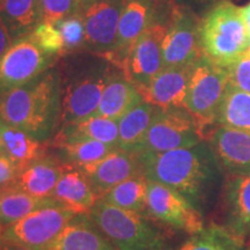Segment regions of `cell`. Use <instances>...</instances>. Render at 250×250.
Listing matches in <instances>:
<instances>
[{"instance_id":"13","label":"cell","mask_w":250,"mask_h":250,"mask_svg":"<svg viewBox=\"0 0 250 250\" xmlns=\"http://www.w3.org/2000/svg\"><path fill=\"white\" fill-rule=\"evenodd\" d=\"M124 0H96L81 9L85 23L83 49L109 58L117 41Z\"/></svg>"},{"instance_id":"43","label":"cell","mask_w":250,"mask_h":250,"mask_svg":"<svg viewBox=\"0 0 250 250\" xmlns=\"http://www.w3.org/2000/svg\"><path fill=\"white\" fill-rule=\"evenodd\" d=\"M2 127H4V122L0 120V153H1V133H2Z\"/></svg>"},{"instance_id":"39","label":"cell","mask_w":250,"mask_h":250,"mask_svg":"<svg viewBox=\"0 0 250 250\" xmlns=\"http://www.w3.org/2000/svg\"><path fill=\"white\" fill-rule=\"evenodd\" d=\"M241 12H242L243 20H245L247 30H248L250 35V2L249 4H247L246 6H243V7H241Z\"/></svg>"},{"instance_id":"23","label":"cell","mask_w":250,"mask_h":250,"mask_svg":"<svg viewBox=\"0 0 250 250\" xmlns=\"http://www.w3.org/2000/svg\"><path fill=\"white\" fill-rule=\"evenodd\" d=\"M49 143L40 140L26 131L4 124L1 133V153L22 170L48 155Z\"/></svg>"},{"instance_id":"6","label":"cell","mask_w":250,"mask_h":250,"mask_svg":"<svg viewBox=\"0 0 250 250\" xmlns=\"http://www.w3.org/2000/svg\"><path fill=\"white\" fill-rule=\"evenodd\" d=\"M228 83L227 68L205 56L202 55L192 64L186 109L195 118L203 138L215 126V117Z\"/></svg>"},{"instance_id":"40","label":"cell","mask_w":250,"mask_h":250,"mask_svg":"<svg viewBox=\"0 0 250 250\" xmlns=\"http://www.w3.org/2000/svg\"><path fill=\"white\" fill-rule=\"evenodd\" d=\"M0 250H33V249L26 248V247H22V246L14 245V243L4 242V246H2V248Z\"/></svg>"},{"instance_id":"44","label":"cell","mask_w":250,"mask_h":250,"mask_svg":"<svg viewBox=\"0 0 250 250\" xmlns=\"http://www.w3.org/2000/svg\"><path fill=\"white\" fill-rule=\"evenodd\" d=\"M247 54L250 55V37H249V44H248V50H247Z\"/></svg>"},{"instance_id":"41","label":"cell","mask_w":250,"mask_h":250,"mask_svg":"<svg viewBox=\"0 0 250 250\" xmlns=\"http://www.w3.org/2000/svg\"><path fill=\"white\" fill-rule=\"evenodd\" d=\"M4 230H5V227L2 226L1 221H0V249L2 248V246H4V242H5V240H4Z\"/></svg>"},{"instance_id":"8","label":"cell","mask_w":250,"mask_h":250,"mask_svg":"<svg viewBox=\"0 0 250 250\" xmlns=\"http://www.w3.org/2000/svg\"><path fill=\"white\" fill-rule=\"evenodd\" d=\"M76 217L74 212L55 202L6 227L4 240L33 250H54L62 230Z\"/></svg>"},{"instance_id":"32","label":"cell","mask_w":250,"mask_h":250,"mask_svg":"<svg viewBox=\"0 0 250 250\" xmlns=\"http://www.w3.org/2000/svg\"><path fill=\"white\" fill-rule=\"evenodd\" d=\"M64 41L62 55H70L78 49L83 48L85 43V23L81 12L68 15L56 24Z\"/></svg>"},{"instance_id":"14","label":"cell","mask_w":250,"mask_h":250,"mask_svg":"<svg viewBox=\"0 0 250 250\" xmlns=\"http://www.w3.org/2000/svg\"><path fill=\"white\" fill-rule=\"evenodd\" d=\"M160 0H124L117 41L109 61L124 71L131 50L154 20Z\"/></svg>"},{"instance_id":"24","label":"cell","mask_w":250,"mask_h":250,"mask_svg":"<svg viewBox=\"0 0 250 250\" xmlns=\"http://www.w3.org/2000/svg\"><path fill=\"white\" fill-rule=\"evenodd\" d=\"M54 250H120L89 219L78 215L62 230Z\"/></svg>"},{"instance_id":"4","label":"cell","mask_w":250,"mask_h":250,"mask_svg":"<svg viewBox=\"0 0 250 250\" xmlns=\"http://www.w3.org/2000/svg\"><path fill=\"white\" fill-rule=\"evenodd\" d=\"M249 37L241 7L230 0L215 2L199 21L202 54L219 66L228 67L245 55Z\"/></svg>"},{"instance_id":"21","label":"cell","mask_w":250,"mask_h":250,"mask_svg":"<svg viewBox=\"0 0 250 250\" xmlns=\"http://www.w3.org/2000/svg\"><path fill=\"white\" fill-rule=\"evenodd\" d=\"M67 164L61 158L46 155L18 174L14 184L37 198H52L54 191Z\"/></svg>"},{"instance_id":"9","label":"cell","mask_w":250,"mask_h":250,"mask_svg":"<svg viewBox=\"0 0 250 250\" xmlns=\"http://www.w3.org/2000/svg\"><path fill=\"white\" fill-rule=\"evenodd\" d=\"M203 140L198 124L186 108H159L137 154L190 147Z\"/></svg>"},{"instance_id":"19","label":"cell","mask_w":250,"mask_h":250,"mask_svg":"<svg viewBox=\"0 0 250 250\" xmlns=\"http://www.w3.org/2000/svg\"><path fill=\"white\" fill-rule=\"evenodd\" d=\"M52 198L77 215H87L100 197L87 175L80 168L67 164L56 186Z\"/></svg>"},{"instance_id":"17","label":"cell","mask_w":250,"mask_h":250,"mask_svg":"<svg viewBox=\"0 0 250 250\" xmlns=\"http://www.w3.org/2000/svg\"><path fill=\"white\" fill-rule=\"evenodd\" d=\"M191 67L192 64L162 68L151 85L142 92L144 101L161 109L186 108Z\"/></svg>"},{"instance_id":"45","label":"cell","mask_w":250,"mask_h":250,"mask_svg":"<svg viewBox=\"0 0 250 250\" xmlns=\"http://www.w3.org/2000/svg\"><path fill=\"white\" fill-rule=\"evenodd\" d=\"M2 1H4V0H0V7H1V5H2Z\"/></svg>"},{"instance_id":"11","label":"cell","mask_w":250,"mask_h":250,"mask_svg":"<svg viewBox=\"0 0 250 250\" xmlns=\"http://www.w3.org/2000/svg\"><path fill=\"white\" fill-rule=\"evenodd\" d=\"M199 21L189 6H175L162 44L164 67L191 65L202 54Z\"/></svg>"},{"instance_id":"10","label":"cell","mask_w":250,"mask_h":250,"mask_svg":"<svg viewBox=\"0 0 250 250\" xmlns=\"http://www.w3.org/2000/svg\"><path fill=\"white\" fill-rule=\"evenodd\" d=\"M59 58L43 51L29 36L12 43L0 59V93L24 85L52 67Z\"/></svg>"},{"instance_id":"33","label":"cell","mask_w":250,"mask_h":250,"mask_svg":"<svg viewBox=\"0 0 250 250\" xmlns=\"http://www.w3.org/2000/svg\"><path fill=\"white\" fill-rule=\"evenodd\" d=\"M29 37L43 51L51 55H62L64 41H62L61 31L56 27V24L42 21L37 24V27L33 30Z\"/></svg>"},{"instance_id":"31","label":"cell","mask_w":250,"mask_h":250,"mask_svg":"<svg viewBox=\"0 0 250 250\" xmlns=\"http://www.w3.org/2000/svg\"><path fill=\"white\" fill-rule=\"evenodd\" d=\"M61 153V159L68 165L74 167H83V166L98 162L105 156L114 152L117 147L108 145V144L96 142V140H83L55 147Z\"/></svg>"},{"instance_id":"26","label":"cell","mask_w":250,"mask_h":250,"mask_svg":"<svg viewBox=\"0 0 250 250\" xmlns=\"http://www.w3.org/2000/svg\"><path fill=\"white\" fill-rule=\"evenodd\" d=\"M158 107L143 101L118 121V148L137 154L154 120Z\"/></svg>"},{"instance_id":"25","label":"cell","mask_w":250,"mask_h":250,"mask_svg":"<svg viewBox=\"0 0 250 250\" xmlns=\"http://www.w3.org/2000/svg\"><path fill=\"white\" fill-rule=\"evenodd\" d=\"M0 21L13 42L28 37L41 22L40 0H4Z\"/></svg>"},{"instance_id":"1","label":"cell","mask_w":250,"mask_h":250,"mask_svg":"<svg viewBox=\"0 0 250 250\" xmlns=\"http://www.w3.org/2000/svg\"><path fill=\"white\" fill-rule=\"evenodd\" d=\"M137 155L147 180L176 190L201 212L224 173L206 140L190 147Z\"/></svg>"},{"instance_id":"2","label":"cell","mask_w":250,"mask_h":250,"mask_svg":"<svg viewBox=\"0 0 250 250\" xmlns=\"http://www.w3.org/2000/svg\"><path fill=\"white\" fill-rule=\"evenodd\" d=\"M59 116V74L51 67L24 85L0 93V120L46 140Z\"/></svg>"},{"instance_id":"7","label":"cell","mask_w":250,"mask_h":250,"mask_svg":"<svg viewBox=\"0 0 250 250\" xmlns=\"http://www.w3.org/2000/svg\"><path fill=\"white\" fill-rule=\"evenodd\" d=\"M176 2L160 0L155 18L131 50L124 73L142 93L164 68L162 44Z\"/></svg>"},{"instance_id":"35","label":"cell","mask_w":250,"mask_h":250,"mask_svg":"<svg viewBox=\"0 0 250 250\" xmlns=\"http://www.w3.org/2000/svg\"><path fill=\"white\" fill-rule=\"evenodd\" d=\"M226 68L230 85L250 94V55L246 52Z\"/></svg>"},{"instance_id":"5","label":"cell","mask_w":250,"mask_h":250,"mask_svg":"<svg viewBox=\"0 0 250 250\" xmlns=\"http://www.w3.org/2000/svg\"><path fill=\"white\" fill-rule=\"evenodd\" d=\"M120 250H166L165 236L142 213L123 210L100 198L87 214Z\"/></svg>"},{"instance_id":"27","label":"cell","mask_w":250,"mask_h":250,"mask_svg":"<svg viewBox=\"0 0 250 250\" xmlns=\"http://www.w3.org/2000/svg\"><path fill=\"white\" fill-rule=\"evenodd\" d=\"M57 202L54 198H37L14 183L0 188V221L5 228L43 206Z\"/></svg>"},{"instance_id":"3","label":"cell","mask_w":250,"mask_h":250,"mask_svg":"<svg viewBox=\"0 0 250 250\" xmlns=\"http://www.w3.org/2000/svg\"><path fill=\"white\" fill-rule=\"evenodd\" d=\"M102 56L74 57L57 68L59 74L58 126L95 116L105 85L116 68Z\"/></svg>"},{"instance_id":"22","label":"cell","mask_w":250,"mask_h":250,"mask_svg":"<svg viewBox=\"0 0 250 250\" xmlns=\"http://www.w3.org/2000/svg\"><path fill=\"white\" fill-rule=\"evenodd\" d=\"M118 122L99 115L77 123L64 125L56 133L51 147L83 140H96L118 148Z\"/></svg>"},{"instance_id":"20","label":"cell","mask_w":250,"mask_h":250,"mask_svg":"<svg viewBox=\"0 0 250 250\" xmlns=\"http://www.w3.org/2000/svg\"><path fill=\"white\" fill-rule=\"evenodd\" d=\"M143 101L144 98L137 86L121 67H117L104 87L96 115L118 122Z\"/></svg>"},{"instance_id":"30","label":"cell","mask_w":250,"mask_h":250,"mask_svg":"<svg viewBox=\"0 0 250 250\" xmlns=\"http://www.w3.org/2000/svg\"><path fill=\"white\" fill-rule=\"evenodd\" d=\"M179 250H248L245 241L224 226L204 227Z\"/></svg>"},{"instance_id":"28","label":"cell","mask_w":250,"mask_h":250,"mask_svg":"<svg viewBox=\"0 0 250 250\" xmlns=\"http://www.w3.org/2000/svg\"><path fill=\"white\" fill-rule=\"evenodd\" d=\"M215 125L250 133V94L228 83L219 105Z\"/></svg>"},{"instance_id":"18","label":"cell","mask_w":250,"mask_h":250,"mask_svg":"<svg viewBox=\"0 0 250 250\" xmlns=\"http://www.w3.org/2000/svg\"><path fill=\"white\" fill-rule=\"evenodd\" d=\"M224 204V227L243 241L250 239V173L228 177Z\"/></svg>"},{"instance_id":"36","label":"cell","mask_w":250,"mask_h":250,"mask_svg":"<svg viewBox=\"0 0 250 250\" xmlns=\"http://www.w3.org/2000/svg\"><path fill=\"white\" fill-rule=\"evenodd\" d=\"M20 173L19 168L13 164V161L2 153H0V188L12 184Z\"/></svg>"},{"instance_id":"29","label":"cell","mask_w":250,"mask_h":250,"mask_svg":"<svg viewBox=\"0 0 250 250\" xmlns=\"http://www.w3.org/2000/svg\"><path fill=\"white\" fill-rule=\"evenodd\" d=\"M147 177L137 175L112 188L101 199L123 210L143 214L147 204Z\"/></svg>"},{"instance_id":"34","label":"cell","mask_w":250,"mask_h":250,"mask_svg":"<svg viewBox=\"0 0 250 250\" xmlns=\"http://www.w3.org/2000/svg\"><path fill=\"white\" fill-rule=\"evenodd\" d=\"M41 22L57 24L62 19L80 12L78 0H40Z\"/></svg>"},{"instance_id":"42","label":"cell","mask_w":250,"mask_h":250,"mask_svg":"<svg viewBox=\"0 0 250 250\" xmlns=\"http://www.w3.org/2000/svg\"><path fill=\"white\" fill-rule=\"evenodd\" d=\"M78 1H79V6H80V11H81V9H83V7H85V6H87V5H89V4H92V2H94V1H96V0H78Z\"/></svg>"},{"instance_id":"38","label":"cell","mask_w":250,"mask_h":250,"mask_svg":"<svg viewBox=\"0 0 250 250\" xmlns=\"http://www.w3.org/2000/svg\"><path fill=\"white\" fill-rule=\"evenodd\" d=\"M220 1V0H186L187 6H189L190 8H210L212 5H214L215 2Z\"/></svg>"},{"instance_id":"16","label":"cell","mask_w":250,"mask_h":250,"mask_svg":"<svg viewBox=\"0 0 250 250\" xmlns=\"http://www.w3.org/2000/svg\"><path fill=\"white\" fill-rule=\"evenodd\" d=\"M78 168L87 175L100 198L120 183L144 174L138 155L120 148L102 160Z\"/></svg>"},{"instance_id":"37","label":"cell","mask_w":250,"mask_h":250,"mask_svg":"<svg viewBox=\"0 0 250 250\" xmlns=\"http://www.w3.org/2000/svg\"><path fill=\"white\" fill-rule=\"evenodd\" d=\"M13 41H12L11 36H9L7 29L0 21V59L2 56L6 54V51L9 49V46L12 45Z\"/></svg>"},{"instance_id":"12","label":"cell","mask_w":250,"mask_h":250,"mask_svg":"<svg viewBox=\"0 0 250 250\" xmlns=\"http://www.w3.org/2000/svg\"><path fill=\"white\" fill-rule=\"evenodd\" d=\"M146 212L156 220L191 235L204 228L202 212L186 197L169 187L149 180Z\"/></svg>"},{"instance_id":"15","label":"cell","mask_w":250,"mask_h":250,"mask_svg":"<svg viewBox=\"0 0 250 250\" xmlns=\"http://www.w3.org/2000/svg\"><path fill=\"white\" fill-rule=\"evenodd\" d=\"M206 137V142L228 177L250 173L249 132L215 125Z\"/></svg>"}]
</instances>
